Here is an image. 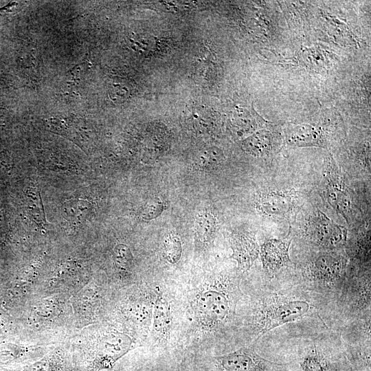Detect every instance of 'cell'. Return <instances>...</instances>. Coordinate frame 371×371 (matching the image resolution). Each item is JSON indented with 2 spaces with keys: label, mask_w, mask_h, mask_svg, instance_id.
Wrapping results in <instances>:
<instances>
[{
  "label": "cell",
  "mask_w": 371,
  "mask_h": 371,
  "mask_svg": "<svg viewBox=\"0 0 371 371\" xmlns=\"http://www.w3.org/2000/svg\"><path fill=\"white\" fill-rule=\"evenodd\" d=\"M239 295L238 282L228 276H217L204 284L194 302L196 321L206 330L223 328L234 316Z\"/></svg>",
  "instance_id": "6da1fadb"
},
{
  "label": "cell",
  "mask_w": 371,
  "mask_h": 371,
  "mask_svg": "<svg viewBox=\"0 0 371 371\" xmlns=\"http://www.w3.org/2000/svg\"><path fill=\"white\" fill-rule=\"evenodd\" d=\"M304 295L292 292L262 294L254 304L251 316L254 341L277 327L315 313L316 306Z\"/></svg>",
  "instance_id": "7a4b0ae2"
},
{
  "label": "cell",
  "mask_w": 371,
  "mask_h": 371,
  "mask_svg": "<svg viewBox=\"0 0 371 371\" xmlns=\"http://www.w3.org/2000/svg\"><path fill=\"white\" fill-rule=\"evenodd\" d=\"M207 363L208 371H282L289 364L268 360L252 347L213 356Z\"/></svg>",
  "instance_id": "3957f363"
},
{
  "label": "cell",
  "mask_w": 371,
  "mask_h": 371,
  "mask_svg": "<svg viewBox=\"0 0 371 371\" xmlns=\"http://www.w3.org/2000/svg\"><path fill=\"white\" fill-rule=\"evenodd\" d=\"M346 260L334 253L320 254L306 265L304 279L308 285L319 289H331L341 285L346 269Z\"/></svg>",
  "instance_id": "277c9868"
},
{
  "label": "cell",
  "mask_w": 371,
  "mask_h": 371,
  "mask_svg": "<svg viewBox=\"0 0 371 371\" xmlns=\"http://www.w3.org/2000/svg\"><path fill=\"white\" fill-rule=\"evenodd\" d=\"M323 176L325 194L329 204L350 224L355 213L353 198L332 159L327 161Z\"/></svg>",
  "instance_id": "5b68a950"
},
{
  "label": "cell",
  "mask_w": 371,
  "mask_h": 371,
  "mask_svg": "<svg viewBox=\"0 0 371 371\" xmlns=\"http://www.w3.org/2000/svg\"><path fill=\"white\" fill-rule=\"evenodd\" d=\"M305 232L310 243L326 249L342 246L347 238L346 229L335 223L320 210L310 216Z\"/></svg>",
  "instance_id": "8992f818"
},
{
  "label": "cell",
  "mask_w": 371,
  "mask_h": 371,
  "mask_svg": "<svg viewBox=\"0 0 371 371\" xmlns=\"http://www.w3.org/2000/svg\"><path fill=\"white\" fill-rule=\"evenodd\" d=\"M291 240L288 239H269L260 248L263 267L269 276L274 274L282 267L291 263L289 249Z\"/></svg>",
  "instance_id": "52a82bcc"
},
{
  "label": "cell",
  "mask_w": 371,
  "mask_h": 371,
  "mask_svg": "<svg viewBox=\"0 0 371 371\" xmlns=\"http://www.w3.org/2000/svg\"><path fill=\"white\" fill-rule=\"evenodd\" d=\"M230 246L232 249V258L238 263L240 270L249 269L258 258L260 248L255 235L251 232H239L232 235Z\"/></svg>",
  "instance_id": "ba28073f"
},
{
  "label": "cell",
  "mask_w": 371,
  "mask_h": 371,
  "mask_svg": "<svg viewBox=\"0 0 371 371\" xmlns=\"http://www.w3.org/2000/svg\"><path fill=\"white\" fill-rule=\"evenodd\" d=\"M294 195L285 192H270L259 196L256 201L258 211L271 216H285L295 206Z\"/></svg>",
  "instance_id": "9c48e42d"
},
{
  "label": "cell",
  "mask_w": 371,
  "mask_h": 371,
  "mask_svg": "<svg viewBox=\"0 0 371 371\" xmlns=\"http://www.w3.org/2000/svg\"><path fill=\"white\" fill-rule=\"evenodd\" d=\"M289 144L295 146H319L324 140L320 131L308 124L291 125L286 131Z\"/></svg>",
  "instance_id": "30bf717a"
},
{
  "label": "cell",
  "mask_w": 371,
  "mask_h": 371,
  "mask_svg": "<svg viewBox=\"0 0 371 371\" xmlns=\"http://www.w3.org/2000/svg\"><path fill=\"white\" fill-rule=\"evenodd\" d=\"M170 327L171 314L169 302L162 293H158L153 309V330L159 339H166L170 334Z\"/></svg>",
  "instance_id": "8fae6325"
},
{
  "label": "cell",
  "mask_w": 371,
  "mask_h": 371,
  "mask_svg": "<svg viewBox=\"0 0 371 371\" xmlns=\"http://www.w3.org/2000/svg\"><path fill=\"white\" fill-rule=\"evenodd\" d=\"M273 146V137L270 132L261 130L247 137L243 147L252 155L260 157L268 154Z\"/></svg>",
  "instance_id": "7c38bea8"
},
{
  "label": "cell",
  "mask_w": 371,
  "mask_h": 371,
  "mask_svg": "<svg viewBox=\"0 0 371 371\" xmlns=\"http://www.w3.org/2000/svg\"><path fill=\"white\" fill-rule=\"evenodd\" d=\"M216 225L214 217L208 213L199 215L196 219L195 237L199 245L206 247L212 240Z\"/></svg>",
  "instance_id": "4fadbf2b"
},
{
  "label": "cell",
  "mask_w": 371,
  "mask_h": 371,
  "mask_svg": "<svg viewBox=\"0 0 371 371\" xmlns=\"http://www.w3.org/2000/svg\"><path fill=\"white\" fill-rule=\"evenodd\" d=\"M23 371H70V370L63 355L52 354L30 365Z\"/></svg>",
  "instance_id": "5bb4252c"
},
{
  "label": "cell",
  "mask_w": 371,
  "mask_h": 371,
  "mask_svg": "<svg viewBox=\"0 0 371 371\" xmlns=\"http://www.w3.org/2000/svg\"><path fill=\"white\" fill-rule=\"evenodd\" d=\"M164 258L170 263H176L181 255V244L179 238L175 234L168 235L164 243Z\"/></svg>",
  "instance_id": "9a60e30c"
},
{
  "label": "cell",
  "mask_w": 371,
  "mask_h": 371,
  "mask_svg": "<svg viewBox=\"0 0 371 371\" xmlns=\"http://www.w3.org/2000/svg\"><path fill=\"white\" fill-rule=\"evenodd\" d=\"M300 364L303 371H326L327 370L324 358L319 355L315 347L303 357Z\"/></svg>",
  "instance_id": "2e32d148"
},
{
  "label": "cell",
  "mask_w": 371,
  "mask_h": 371,
  "mask_svg": "<svg viewBox=\"0 0 371 371\" xmlns=\"http://www.w3.org/2000/svg\"><path fill=\"white\" fill-rule=\"evenodd\" d=\"M223 160L222 153L217 149L211 148L203 151L196 159V164L203 169H212Z\"/></svg>",
  "instance_id": "e0dca14e"
},
{
  "label": "cell",
  "mask_w": 371,
  "mask_h": 371,
  "mask_svg": "<svg viewBox=\"0 0 371 371\" xmlns=\"http://www.w3.org/2000/svg\"><path fill=\"white\" fill-rule=\"evenodd\" d=\"M27 194L29 198V207L31 215L38 223H44L45 216L39 192L36 188H30Z\"/></svg>",
  "instance_id": "ac0fdd59"
},
{
  "label": "cell",
  "mask_w": 371,
  "mask_h": 371,
  "mask_svg": "<svg viewBox=\"0 0 371 371\" xmlns=\"http://www.w3.org/2000/svg\"><path fill=\"white\" fill-rule=\"evenodd\" d=\"M116 260L122 266H126L130 261V252L124 246H119L116 251Z\"/></svg>",
  "instance_id": "d6986e66"
}]
</instances>
